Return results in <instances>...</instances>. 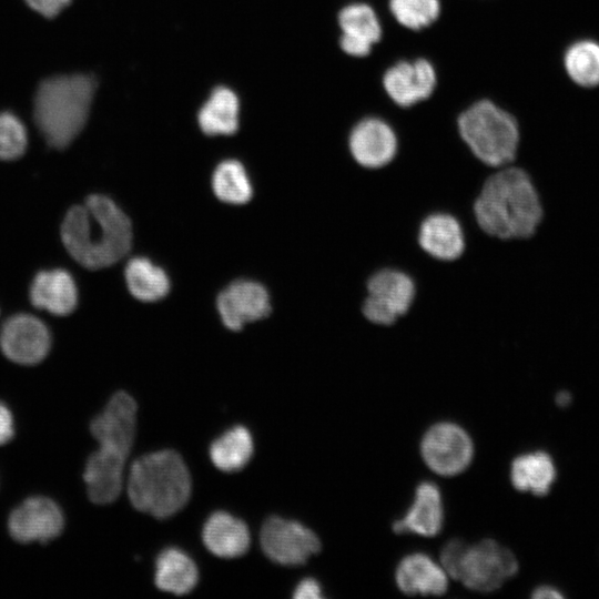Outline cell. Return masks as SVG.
<instances>
[{
	"label": "cell",
	"mask_w": 599,
	"mask_h": 599,
	"mask_svg": "<svg viewBox=\"0 0 599 599\" xmlns=\"http://www.w3.org/2000/svg\"><path fill=\"white\" fill-rule=\"evenodd\" d=\"M396 583L406 595L439 596L446 592L448 575L429 556L420 552L404 557L397 566Z\"/></svg>",
	"instance_id": "cell-19"
},
{
	"label": "cell",
	"mask_w": 599,
	"mask_h": 599,
	"mask_svg": "<svg viewBox=\"0 0 599 599\" xmlns=\"http://www.w3.org/2000/svg\"><path fill=\"white\" fill-rule=\"evenodd\" d=\"M71 0H26L37 12L44 17H55Z\"/></svg>",
	"instance_id": "cell-31"
},
{
	"label": "cell",
	"mask_w": 599,
	"mask_h": 599,
	"mask_svg": "<svg viewBox=\"0 0 599 599\" xmlns=\"http://www.w3.org/2000/svg\"><path fill=\"white\" fill-rule=\"evenodd\" d=\"M212 189L216 197L227 204L247 203L253 187L244 165L236 160L222 161L212 175Z\"/></svg>",
	"instance_id": "cell-27"
},
{
	"label": "cell",
	"mask_w": 599,
	"mask_h": 599,
	"mask_svg": "<svg viewBox=\"0 0 599 599\" xmlns=\"http://www.w3.org/2000/svg\"><path fill=\"white\" fill-rule=\"evenodd\" d=\"M138 406L125 392L115 393L91 422L90 430L99 449L87 461L83 479L88 490L100 498L122 491L123 469L134 441Z\"/></svg>",
	"instance_id": "cell-3"
},
{
	"label": "cell",
	"mask_w": 599,
	"mask_h": 599,
	"mask_svg": "<svg viewBox=\"0 0 599 599\" xmlns=\"http://www.w3.org/2000/svg\"><path fill=\"white\" fill-rule=\"evenodd\" d=\"M132 225L125 213L108 196L92 194L72 206L61 225L69 254L89 270H100L122 260L132 245Z\"/></svg>",
	"instance_id": "cell-2"
},
{
	"label": "cell",
	"mask_w": 599,
	"mask_h": 599,
	"mask_svg": "<svg viewBox=\"0 0 599 599\" xmlns=\"http://www.w3.org/2000/svg\"><path fill=\"white\" fill-rule=\"evenodd\" d=\"M478 229L502 241L528 240L539 230L544 206L531 174L510 164L491 170L473 203Z\"/></svg>",
	"instance_id": "cell-1"
},
{
	"label": "cell",
	"mask_w": 599,
	"mask_h": 599,
	"mask_svg": "<svg viewBox=\"0 0 599 599\" xmlns=\"http://www.w3.org/2000/svg\"><path fill=\"white\" fill-rule=\"evenodd\" d=\"M399 150L398 135L379 118L358 121L347 138L351 159L362 169L376 171L388 166Z\"/></svg>",
	"instance_id": "cell-11"
},
{
	"label": "cell",
	"mask_w": 599,
	"mask_h": 599,
	"mask_svg": "<svg viewBox=\"0 0 599 599\" xmlns=\"http://www.w3.org/2000/svg\"><path fill=\"white\" fill-rule=\"evenodd\" d=\"M253 439L251 433L244 426H235L210 446V457L216 468L232 473L242 469L253 454Z\"/></svg>",
	"instance_id": "cell-26"
},
{
	"label": "cell",
	"mask_w": 599,
	"mask_h": 599,
	"mask_svg": "<svg viewBox=\"0 0 599 599\" xmlns=\"http://www.w3.org/2000/svg\"><path fill=\"white\" fill-rule=\"evenodd\" d=\"M64 518L60 507L51 499L32 497L11 514L8 528L11 537L22 544H47L63 530Z\"/></svg>",
	"instance_id": "cell-13"
},
{
	"label": "cell",
	"mask_w": 599,
	"mask_h": 599,
	"mask_svg": "<svg viewBox=\"0 0 599 599\" xmlns=\"http://www.w3.org/2000/svg\"><path fill=\"white\" fill-rule=\"evenodd\" d=\"M199 126L206 135H232L238 129L240 100L226 87L215 88L197 114Z\"/></svg>",
	"instance_id": "cell-22"
},
{
	"label": "cell",
	"mask_w": 599,
	"mask_h": 599,
	"mask_svg": "<svg viewBox=\"0 0 599 599\" xmlns=\"http://www.w3.org/2000/svg\"><path fill=\"white\" fill-rule=\"evenodd\" d=\"M436 72L426 59L399 61L383 77L388 97L399 106H412L428 99L436 87Z\"/></svg>",
	"instance_id": "cell-16"
},
{
	"label": "cell",
	"mask_w": 599,
	"mask_h": 599,
	"mask_svg": "<svg viewBox=\"0 0 599 599\" xmlns=\"http://www.w3.org/2000/svg\"><path fill=\"white\" fill-rule=\"evenodd\" d=\"M388 4L396 21L410 30L430 26L440 13L439 0H389Z\"/></svg>",
	"instance_id": "cell-29"
},
{
	"label": "cell",
	"mask_w": 599,
	"mask_h": 599,
	"mask_svg": "<svg viewBox=\"0 0 599 599\" xmlns=\"http://www.w3.org/2000/svg\"><path fill=\"white\" fill-rule=\"evenodd\" d=\"M556 403L560 407H566L571 403V395L568 392H560L556 396Z\"/></svg>",
	"instance_id": "cell-35"
},
{
	"label": "cell",
	"mask_w": 599,
	"mask_h": 599,
	"mask_svg": "<svg viewBox=\"0 0 599 599\" xmlns=\"http://www.w3.org/2000/svg\"><path fill=\"white\" fill-rule=\"evenodd\" d=\"M27 131L22 122L9 112L0 113V160H14L27 148Z\"/></svg>",
	"instance_id": "cell-30"
},
{
	"label": "cell",
	"mask_w": 599,
	"mask_h": 599,
	"mask_svg": "<svg viewBox=\"0 0 599 599\" xmlns=\"http://www.w3.org/2000/svg\"><path fill=\"white\" fill-rule=\"evenodd\" d=\"M293 597L296 599H318L323 596L317 580L305 578L296 586Z\"/></svg>",
	"instance_id": "cell-32"
},
{
	"label": "cell",
	"mask_w": 599,
	"mask_h": 599,
	"mask_svg": "<svg viewBox=\"0 0 599 599\" xmlns=\"http://www.w3.org/2000/svg\"><path fill=\"white\" fill-rule=\"evenodd\" d=\"M342 31L341 49L348 55L363 58L380 40L382 27L373 8L366 3H351L338 13Z\"/></svg>",
	"instance_id": "cell-17"
},
{
	"label": "cell",
	"mask_w": 599,
	"mask_h": 599,
	"mask_svg": "<svg viewBox=\"0 0 599 599\" xmlns=\"http://www.w3.org/2000/svg\"><path fill=\"white\" fill-rule=\"evenodd\" d=\"M261 546L273 561L284 566H298L319 551L316 534L298 521L270 517L261 529Z\"/></svg>",
	"instance_id": "cell-10"
},
{
	"label": "cell",
	"mask_w": 599,
	"mask_h": 599,
	"mask_svg": "<svg viewBox=\"0 0 599 599\" xmlns=\"http://www.w3.org/2000/svg\"><path fill=\"white\" fill-rule=\"evenodd\" d=\"M205 547L215 556L235 558L244 555L250 547L247 526L229 512L212 514L203 527Z\"/></svg>",
	"instance_id": "cell-21"
},
{
	"label": "cell",
	"mask_w": 599,
	"mask_h": 599,
	"mask_svg": "<svg viewBox=\"0 0 599 599\" xmlns=\"http://www.w3.org/2000/svg\"><path fill=\"white\" fill-rule=\"evenodd\" d=\"M95 91L88 74L59 75L44 80L34 100V121L54 149L67 148L83 129Z\"/></svg>",
	"instance_id": "cell-5"
},
{
	"label": "cell",
	"mask_w": 599,
	"mask_h": 599,
	"mask_svg": "<svg viewBox=\"0 0 599 599\" xmlns=\"http://www.w3.org/2000/svg\"><path fill=\"white\" fill-rule=\"evenodd\" d=\"M415 297L416 283L407 272L382 267L366 280L361 312L374 325L392 326L409 312Z\"/></svg>",
	"instance_id": "cell-7"
},
{
	"label": "cell",
	"mask_w": 599,
	"mask_h": 599,
	"mask_svg": "<svg viewBox=\"0 0 599 599\" xmlns=\"http://www.w3.org/2000/svg\"><path fill=\"white\" fill-rule=\"evenodd\" d=\"M416 240L419 248L438 262H454L466 248L465 230L460 220L445 211L424 216L419 222Z\"/></svg>",
	"instance_id": "cell-15"
},
{
	"label": "cell",
	"mask_w": 599,
	"mask_h": 599,
	"mask_svg": "<svg viewBox=\"0 0 599 599\" xmlns=\"http://www.w3.org/2000/svg\"><path fill=\"white\" fill-rule=\"evenodd\" d=\"M556 467L549 454L537 450L516 457L510 468L511 484L517 490L537 496L547 495L556 479Z\"/></svg>",
	"instance_id": "cell-23"
},
{
	"label": "cell",
	"mask_w": 599,
	"mask_h": 599,
	"mask_svg": "<svg viewBox=\"0 0 599 599\" xmlns=\"http://www.w3.org/2000/svg\"><path fill=\"white\" fill-rule=\"evenodd\" d=\"M568 75L579 85L599 84V44L583 40L572 44L565 54Z\"/></svg>",
	"instance_id": "cell-28"
},
{
	"label": "cell",
	"mask_w": 599,
	"mask_h": 599,
	"mask_svg": "<svg viewBox=\"0 0 599 599\" xmlns=\"http://www.w3.org/2000/svg\"><path fill=\"white\" fill-rule=\"evenodd\" d=\"M457 133L470 154L489 169L514 164L520 145L515 118L488 100L471 104L457 119Z\"/></svg>",
	"instance_id": "cell-6"
},
{
	"label": "cell",
	"mask_w": 599,
	"mask_h": 599,
	"mask_svg": "<svg viewBox=\"0 0 599 599\" xmlns=\"http://www.w3.org/2000/svg\"><path fill=\"white\" fill-rule=\"evenodd\" d=\"M518 570L515 555L493 539L465 545L451 578L478 592L499 589Z\"/></svg>",
	"instance_id": "cell-8"
},
{
	"label": "cell",
	"mask_w": 599,
	"mask_h": 599,
	"mask_svg": "<svg viewBox=\"0 0 599 599\" xmlns=\"http://www.w3.org/2000/svg\"><path fill=\"white\" fill-rule=\"evenodd\" d=\"M216 308L223 324L232 331L265 318L271 313L267 290L252 280H236L217 296Z\"/></svg>",
	"instance_id": "cell-14"
},
{
	"label": "cell",
	"mask_w": 599,
	"mask_h": 599,
	"mask_svg": "<svg viewBox=\"0 0 599 599\" xmlns=\"http://www.w3.org/2000/svg\"><path fill=\"white\" fill-rule=\"evenodd\" d=\"M425 464L440 476H455L470 464L474 453L469 435L454 423L432 426L420 443Z\"/></svg>",
	"instance_id": "cell-9"
},
{
	"label": "cell",
	"mask_w": 599,
	"mask_h": 599,
	"mask_svg": "<svg viewBox=\"0 0 599 599\" xmlns=\"http://www.w3.org/2000/svg\"><path fill=\"white\" fill-rule=\"evenodd\" d=\"M125 283L133 297L141 302H155L170 291L165 271L146 257L131 258L124 271Z\"/></svg>",
	"instance_id": "cell-25"
},
{
	"label": "cell",
	"mask_w": 599,
	"mask_h": 599,
	"mask_svg": "<svg viewBox=\"0 0 599 599\" xmlns=\"http://www.w3.org/2000/svg\"><path fill=\"white\" fill-rule=\"evenodd\" d=\"M14 434L13 418L9 408L0 403V446L9 443Z\"/></svg>",
	"instance_id": "cell-33"
},
{
	"label": "cell",
	"mask_w": 599,
	"mask_h": 599,
	"mask_svg": "<svg viewBox=\"0 0 599 599\" xmlns=\"http://www.w3.org/2000/svg\"><path fill=\"white\" fill-rule=\"evenodd\" d=\"M444 521V509L438 487L422 483L415 493L413 505L406 515L396 520L393 529L397 534L412 532L424 537L437 535Z\"/></svg>",
	"instance_id": "cell-20"
},
{
	"label": "cell",
	"mask_w": 599,
	"mask_h": 599,
	"mask_svg": "<svg viewBox=\"0 0 599 599\" xmlns=\"http://www.w3.org/2000/svg\"><path fill=\"white\" fill-rule=\"evenodd\" d=\"M154 581L163 591L185 595L197 582L196 565L181 549L166 548L156 558Z\"/></svg>",
	"instance_id": "cell-24"
},
{
	"label": "cell",
	"mask_w": 599,
	"mask_h": 599,
	"mask_svg": "<svg viewBox=\"0 0 599 599\" xmlns=\"http://www.w3.org/2000/svg\"><path fill=\"white\" fill-rule=\"evenodd\" d=\"M50 346L51 336L47 325L33 315L17 314L1 327V351L14 363L34 365L44 359Z\"/></svg>",
	"instance_id": "cell-12"
},
{
	"label": "cell",
	"mask_w": 599,
	"mask_h": 599,
	"mask_svg": "<svg viewBox=\"0 0 599 599\" xmlns=\"http://www.w3.org/2000/svg\"><path fill=\"white\" fill-rule=\"evenodd\" d=\"M30 301L37 308L64 316L78 303L77 285L69 272L54 268L39 272L30 286Z\"/></svg>",
	"instance_id": "cell-18"
},
{
	"label": "cell",
	"mask_w": 599,
	"mask_h": 599,
	"mask_svg": "<svg viewBox=\"0 0 599 599\" xmlns=\"http://www.w3.org/2000/svg\"><path fill=\"white\" fill-rule=\"evenodd\" d=\"M191 476L182 457L164 449L134 460L128 477L132 506L155 518H167L181 510L191 495Z\"/></svg>",
	"instance_id": "cell-4"
},
{
	"label": "cell",
	"mask_w": 599,
	"mask_h": 599,
	"mask_svg": "<svg viewBox=\"0 0 599 599\" xmlns=\"http://www.w3.org/2000/svg\"><path fill=\"white\" fill-rule=\"evenodd\" d=\"M531 597L535 599H561L564 595L552 586H540L534 590Z\"/></svg>",
	"instance_id": "cell-34"
}]
</instances>
